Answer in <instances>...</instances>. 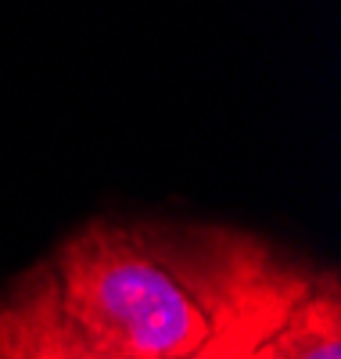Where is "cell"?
Listing matches in <instances>:
<instances>
[{
    "mask_svg": "<svg viewBox=\"0 0 341 359\" xmlns=\"http://www.w3.org/2000/svg\"><path fill=\"white\" fill-rule=\"evenodd\" d=\"M244 359H341V298L334 277H309L288 313Z\"/></svg>",
    "mask_w": 341,
    "mask_h": 359,
    "instance_id": "3",
    "label": "cell"
},
{
    "mask_svg": "<svg viewBox=\"0 0 341 359\" xmlns=\"http://www.w3.org/2000/svg\"><path fill=\"white\" fill-rule=\"evenodd\" d=\"M61 313L119 359H198L266 334L309 277L237 233L94 223L47 262Z\"/></svg>",
    "mask_w": 341,
    "mask_h": 359,
    "instance_id": "1",
    "label": "cell"
},
{
    "mask_svg": "<svg viewBox=\"0 0 341 359\" xmlns=\"http://www.w3.org/2000/svg\"><path fill=\"white\" fill-rule=\"evenodd\" d=\"M269 334V331H266ZM266 334H241L198 359H244ZM0 359H119L90 345L61 313L51 266H36L0 302Z\"/></svg>",
    "mask_w": 341,
    "mask_h": 359,
    "instance_id": "2",
    "label": "cell"
}]
</instances>
